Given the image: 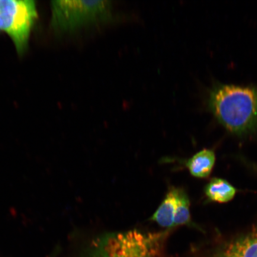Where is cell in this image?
<instances>
[{"instance_id": "obj_1", "label": "cell", "mask_w": 257, "mask_h": 257, "mask_svg": "<svg viewBox=\"0 0 257 257\" xmlns=\"http://www.w3.org/2000/svg\"><path fill=\"white\" fill-rule=\"evenodd\" d=\"M209 110L230 133L245 136L257 132V86L216 83L209 90Z\"/></svg>"}, {"instance_id": "obj_2", "label": "cell", "mask_w": 257, "mask_h": 257, "mask_svg": "<svg viewBox=\"0 0 257 257\" xmlns=\"http://www.w3.org/2000/svg\"><path fill=\"white\" fill-rule=\"evenodd\" d=\"M168 233V231L144 233L138 230L105 233L92 241L84 257H154Z\"/></svg>"}, {"instance_id": "obj_3", "label": "cell", "mask_w": 257, "mask_h": 257, "mask_svg": "<svg viewBox=\"0 0 257 257\" xmlns=\"http://www.w3.org/2000/svg\"><path fill=\"white\" fill-rule=\"evenodd\" d=\"M51 10L53 27L63 32L91 30L118 19L114 5L109 0L55 1L51 4Z\"/></svg>"}, {"instance_id": "obj_4", "label": "cell", "mask_w": 257, "mask_h": 257, "mask_svg": "<svg viewBox=\"0 0 257 257\" xmlns=\"http://www.w3.org/2000/svg\"><path fill=\"white\" fill-rule=\"evenodd\" d=\"M37 18L36 5L30 0H0V25L18 53H23Z\"/></svg>"}, {"instance_id": "obj_5", "label": "cell", "mask_w": 257, "mask_h": 257, "mask_svg": "<svg viewBox=\"0 0 257 257\" xmlns=\"http://www.w3.org/2000/svg\"><path fill=\"white\" fill-rule=\"evenodd\" d=\"M210 257H257V227L224 243Z\"/></svg>"}, {"instance_id": "obj_6", "label": "cell", "mask_w": 257, "mask_h": 257, "mask_svg": "<svg viewBox=\"0 0 257 257\" xmlns=\"http://www.w3.org/2000/svg\"><path fill=\"white\" fill-rule=\"evenodd\" d=\"M216 162L214 151L204 149L192 156L186 163V166L192 176L205 179L210 175Z\"/></svg>"}, {"instance_id": "obj_7", "label": "cell", "mask_w": 257, "mask_h": 257, "mask_svg": "<svg viewBox=\"0 0 257 257\" xmlns=\"http://www.w3.org/2000/svg\"><path fill=\"white\" fill-rule=\"evenodd\" d=\"M176 207L175 188H172L167 194L165 199L151 220L155 221L160 226L166 229L174 227V218Z\"/></svg>"}, {"instance_id": "obj_8", "label": "cell", "mask_w": 257, "mask_h": 257, "mask_svg": "<svg viewBox=\"0 0 257 257\" xmlns=\"http://www.w3.org/2000/svg\"><path fill=\"white\" fill-rule=\"evenodd\" d=\"M205 194L211 201L226 203L233 200L236 189L226 180L213 178L205 186Z\"/></svg>"}, {"instance_id": "obj_9", "label": "cell", "mask_w": 257, "mask_h": 257, "mask_svg": "<svg viewBox=\"0 0 257 257\" xmlns=\"http://www.w3.org/2000/svg\"><path fill=\"white\" fill-rule=\"evenodd\" d=\"M176 207L174 227L191 224L190 201L186 192L181 188H175Z\"/></svg>"}, {"instance_id": "obj_10", "label": "cell", "mask_w": 257, "mask_h": 257, "mask_svg": "<svg viewBox=\"0 0 257 257\" xmlns=\"http://www.w3.org/2000/svg\"><path fill=\"white\" fill-rule=\"evenodd\" d=\"M250 167H251L252 168L255 170V171L257 172V164H251V165H250Z\"/></svg>"}, {"instance_id": "obj_11", "label": "cell", "mask_w": 257, "mask_h": 257, "mask_svg": "<svg viewBox=\"0 0 257 257\" xmlns=\"http://www.w3.org/2000/svg\"><path fill=\"white\" fill-rule=\"evenodd\" d=\"M0 31H2V28H1V25H0Z\"/></svg>"}]
</instances>
